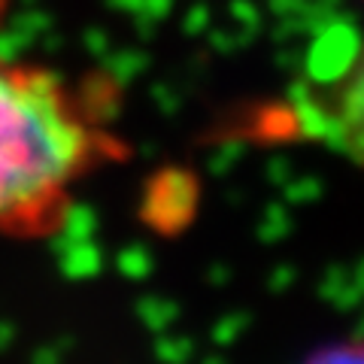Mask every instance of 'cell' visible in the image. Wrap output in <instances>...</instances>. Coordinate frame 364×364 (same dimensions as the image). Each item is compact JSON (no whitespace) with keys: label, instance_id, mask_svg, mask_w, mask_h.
Here are the masks:
<instances>
[{"label":"cell","instance_id":"3957f363","mask_svg":"<svg viewBox=\"0 0 364 364\" xmlns=\"http://www.w3.org/2000/svg\"><path fill=\"white\" fill-rule=\"evenodd\" d=\"M4 6H6V0H0V13H4Z\"/></svg>","mask_w":364,"mask_h":364},{"label":"cell","instance_id":"7a4b0ae2","mask_svg":"<svg viewBox=\"0 0 364 364\" xmlns=\"http://www.w3.org/2000/svg\"><path fill=\"white\" fill-rule=\"evenodd\" d=\"M316 104L325 140L364 167V46Z\"/></svg>","mask_w":364,"mask_h":364},{"label":"cell","instance_id":"6da1fadb","mask_svg":"<svg viewBox=\"0 0 364 364\" xmlns=\"http://www.w3.org/2000/svg\"><path fill=\"white\" fill-rule=\"evenodd\" d=\"M100 155L85 104L58 73L0 55V234L46 222Z\"/></svg>","mask_w":364,"mask_h":364}]
</instances>
